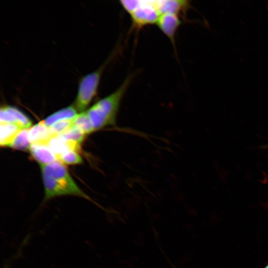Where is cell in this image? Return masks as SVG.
Masks as SVG:
<instances>
[{"instance_id":"obj_5","label":"cell","mask_w":268,"mask_h":268,"mask_svg":"<svg viewBox=\"0 0 268 268\" xmlns=\"http://www.w3.org/2000/svg\"><path fill=\"white\" fill-rule=\"evenodd\" d=\"M182 23L180 15L171 13L161 15L156 23L159 29L170 41L176 51V36Z\"/></svg>"},{"instance_id":"obj_17","label":"cell","mask_w":268,"mask_h":268,"mask_svg":"<svg viewBox=\"0 0 268 268\" xmlns=\"http://www.w3.org/2000/svg\"><path fill=\"white\" fill-rule=\"evenodd\" d=\"M139 0H121V5L124 10L130 14L137 7Z\"/></svg>"},{"instance_id":"obj_7","label":"cell","mask_w":268,"mask_h":268,"mask_svg":"<svg viewBox=\"0 0 268 268\" xmlns=\"http://www.w3.org/2000/svg\"><path fill=\"white\" fill-rule=\"evenodd\" d=\"M154 1L160 15L171 13L181 16L185 14L190 6L189 1L188 0H159Z\"/></svg>"},{"instance_id":"obj_1","label":"cell","mask_w":268,"mask_h":268,"mask_svg":"<svg viewBox=\"0 0 268 268\" xmlns=\"http://www.w3.org/2000/svg\"><path fill=\"white\" fill-rule=\"evenodd\" d=\"M44 185V201L54 197L73 195L83 198L99 206L76 184L67 168L59 160L46 165H40Z\"/></svg>"},{"instance_id":"obj_2","label":"cell","mask_w":268,"mask_h":268,"mask_svg":"<svg viewBox=\"0 0 268 268\" xmlns=\"http://www.w3.org/2000/svg\"><path fill=\"white\" fill-rule=\"evenodd\" d=\"M131 74L113 92L100 99L87 111L94 131L116 124L122 100L132 80Z\"/></svg>"},{"instance_id":"obj_11","label":"cell","mask_w":268,"mask_h":268,"mask_svg":"<svg viewBox=\"0 0 268 268\" xmlns=\"http://www.w3.org/2000/svg\"><path fill=\"white\" fill-rule=\"evenodd\" d=\"M22 129L16 124L0 123V144L1 146H8L17 134Z\"/></svg>"},{"instance_id":"obj_8","label":"cell","mask_w":268,"mask_h":268,"mask_svg":"<svg viewBox=\"0 0 268 268\" xmlns=\"http://www.w3.org/2000/svg\"><path fill=\"white\" fill-rule=\"evenodd\" d=\"M29 150L32 158L40 165L49 164L58 159L46 143H32Z\"/></svg>"},{"instance_id":"obj_16","label":"cell","mask_w":268,"mask_h":268,"mask_svg":"<svg viewBox=\"0 0 268 268\" xmlns=\"http://www.w3.org/2000/svg\"><path fill=\"white\" fill-rule=\"evenodd\" d=\"M73 126L72 120L59 121L49 127L52 136L60 135Z\"/></svg>"},{"instance_id":"obj_15","label":"cell","mask_w":268,"mask_h":268,"mask_svg":"<svg viewBox=\"0 0 268 268\" xmlns=\"http://www.w3.org/2000/svg\"><path fill=\"white\" fill-rule=\"evenodd\" d=\"M58 135L66 140L74 141L80 144L84 139L85 134L79 129L73 126L68 130Z\"/></svg>"},{"instance_id":"obj_6","label":"cell","mask_w":268,"mask_h":268,"mask_svg":"<svg viewBox=\"0 0 268 268\" xmlns=\"http://www.w3.org/2000/svg\"><path fill=\"white\" fill-rule=\"evenodd\" d=\"M0 123L16 124L22 129H28L32 124L30 119L17 108L7 106L0 110Z\"/></svg>"},{"instance_id":"obj_4","label":"cell","mask_w":268,"mask_h":268,"mask_svg":"<svg viewBox=\"0 0 268 268\" xmlns=\"http://www.w3.org/2000/svg\"><path fill=\"white\" fill-rule=\"evenodd\" d=\"M130 15L132 20V29L137 30L156 24L160 16L154 0H140L137 7Z\"/></svg>"},{"instance_id":"obj_12","label":"cell","mask_w":268,"mask_h":268,"mask_svg":"<svg viewBox=\"0 0 268 268\" xmlns=\"http://www.w3.org/2000/svg\"><path fill=\"white\" fill-rule=\"evenodd\" d=\"M31 145L28 137V130L23 129L17 134L9 147L17 150L25 151L30 149Z\"/></svg>"},{"instance_id":"obj_14","label":"cell","mask_w":268,"mask_h":268,"mask_svg":"<svg viewBox=\"0 0 268 268\" xmlns=\"http://www.w3.org/2000/svg\"><path fill=\"white\" fill-rule=\"evenodd\" d=\"M58 160L63 163L68 165L79 164L82 162V158L77 151L67 150L58 157Z\"/></svg>"},{"instance_id":"obj_10","label":"cell","mask_w":268,"mask_h":268,"mask_svg":"<svg viewBox=\"0 0 268 268\" xmlns=\"http://www.w3.org/2000/svg\"><path fill=\"white\" fill-rule=\"evenodd\" d=\"M77 115V110L74 105H71L54 113L46 118L44 122L49 128L59 121L72 120Z\"/></svg>"},{"instance_id":"obj_9","label":"cell","mask_w":268,"mask_h":268,"mask_svg":"<svg viewBox=\"0 0 268 268\" xmlns=\"http://www.w3.org/2000/svg\"><path fill=\"white\" fill-rule=\"evenodd\" d=\"M28 137L30 142L47 143L53 137L49 128L47 127L44 121L35 124L28 130Z\"/></svg>"},{"instance_id":"obj_3","label":"cell","mask_w":268,"mask_h":268,"mask_svg":"<svg viewBox=\"0 0 268 268\" xmlns=\"http://www.w3.org/2000/svg\"><path fill=\"white\" fill-rule=\"evenodd\" d=\"M114 55H111L98 69L80 79L74 105L77 111L82 112L96 94L104 69Z\"/></svg>"},{"instance_id":"obj_13","label":"cell","mask_w":268,"mask_h":268,"mask_svg":"<svg viewBox=\"0 0 268 268\" xmlns=\"http://www.w3.org/2000/svg\"><path fill=\"white\" fill-rule=\"evenodd\" d=\"M73 126L79 129L85 134L94 131L92 124L86 112H80L72 119Z\"/></svg>"},{"instance_id":"obj_19","label":"cell","mask_w":268,"mask_h":268,"mask_svg":"<svg viewBox=\"0 0 268 268\" xmlns=\"http://www.w3.org/2000/svg\"><path fill=\"white\" fill-rule=\"evenodd\" d=\"M264 268H268V263L264 267Z\"/></svg>"},{"instance_id":"obj_18","label":"cell","mask_w":268,"mask_h":268,"mask_svg":"<svg viewBox=\"0 0 268 268\" xmlns=\"http://www.w3.org/2000/svg\"><path fill=\"white\" fill-rule=\"evenodd\" d=\"M171 265V266L172 268H177L174 265H173L172 263H170Z\"/></svg>"}]
</instances>
